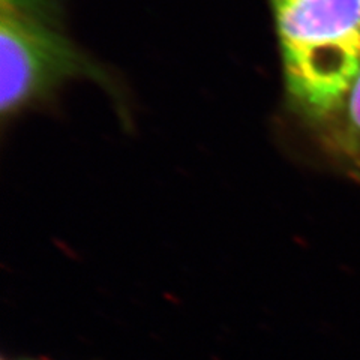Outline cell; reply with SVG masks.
<instances>
[{
	"mask_svg": "<svg viewBox=\"0 0 360 360\" xmlns=\"http://www.w3.org/2000/svg\"><path fill=\"white\" fill-rule=\"evenodd\" d=\"M275 8L290 94L311 116L332 115L360 74V0Z\"/></svg>",
	"mask_w": 360,
	"mask_h": 360,
	"instance_id": "cell-1",
	"label": "cell"
},
{
	"mask_svg": "<svg viewBox=\"0 0 360 360\" xmlns=\"http://www.w3.org/2000/svg\"><path fill=\"white\" fill-rule=\"evenodd\" d=\"M2 111L13 112L80 68L75 50L25 4L2 0Z\"/></svg>",
	"mask_w": 360,
	"mask_h": 360,
	"instance_id": "cell-2",
	"label": "cell"
},
{
	"mask_svg": "<svg viewBox=\"0 0 360 360\" xmlns=\"http://www.w3.org/2000/svg\"><path fill=\"white\" fill-rule=\"evenodd\" d=\"M342 108L341 146L345 153L360 162V74L345 96ZM340 108V110H341Z\"/></svg>",
	"mask_w": 360,
	"mask_h": 360,
	"instance_id": "cell-3",
	"label": "cell"
},
{
	"mask_svg": "<svg viewBox=\"0 0 360 360\" xmlns=\"http://www.w3.org/2000/svg\"><path fill=\"white\" fill-rule=\"evenodd\" d=\"M275 2V6H281V5H285L288 2H291V0H274Z\"/></svg>",
	"mask_w": 360,
	"mask_h": 360,
	"instance_id": "cell-4",
	"label": "cell"
}]
</instances>
